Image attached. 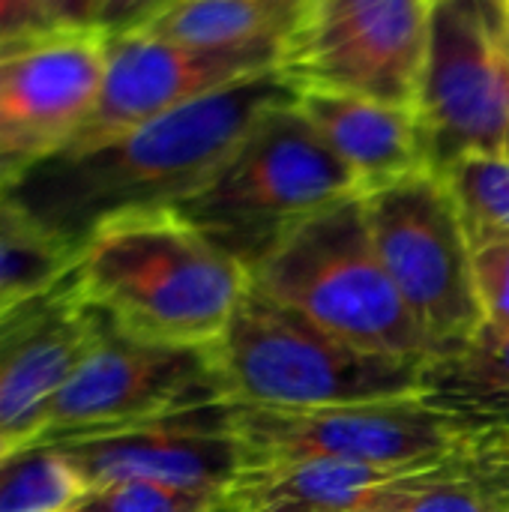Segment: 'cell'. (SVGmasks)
I'll use <instances>...</instances> for the list:
<instances>
[{
  "mask_svg": "<svg viewBox=\"0 0 509 512\" xmlns=\"http://www.w3.org/2000/svg\"><path fill=\"white\" fill-rule=\"evenodd\" d=\"M78 261V249L0 198V312L45 288Z\"/></svg>",
  "mask_w": 509,
  "mask_h": 512,
  "instance_id": "cell-20",
  "label": "cell"
},
{
  "mask_svg": "<svg viewBox=\"0 0 509 512\" xmlns=\"http://www.w3.org/2000/svg\"><path fill=\"white\" fill-rule=\"evenodd\" d=\"M279 60V45L198 48L150 30L108 36V63L99 102L87 123L63 147H81L135 129L231 84L273 72L279 69Z\"/></svg>",
  "mask_w": 509,
  "mask_h": 512,
  "instance_id": "cell-11",
  "label": "cell"
},
{
  "mask_svg": "<svg viewBox=\"0 0 509 512\" xmlns=\"http://www.w3.org/2000/svg\"><path fill=\"white\" fill-rule=\"evenodd\" d=\"M108 63V36L48 30L24 39L0 66V144L33 162L69 144L93 114Z\"/></svg>",
  "mask_w": 509,
  "mask_h": 512,
  "instance_id": "cell-12",
  "label": "cell"
},
{
  "mask_svg": "<svg viewBox=\"0 0 509 512\" xmlns=\"http://www.w3.org/2000/svg\"><path fill=\"white\" fill-rule=\"evenodd\" d=\"M474 273L486 324L509 330V243L477 249Z\"/></svg>",
  "mask_w": 509,
  "mask_h": 512,
  "instance_id": "cell-24",
  "label": "cell"
},
{
  "mask_svg": "<svg viewBox=\"0 0 509 512\" xmlns=\"http://www.w3.org/2000/svg\"><path fill=\"white\" fill-rule=\"evenodd\" d=\"M63 512H75V510H63Z\"/></svg>",
  "mask_w": 509,
  "mask_h": 512,
  "instance_id": "cell-30",
  "label": "cell"
},
{
  "mask_svg": "<svg viewBox=\"0 0 509 512\" xmlns=\"http://www.w3.org/2000/svg\"><path fill=\"white\" fill-rule=\"evenodd\" d=\"M48 21L60 30H90L96 27L108 0H39Z\"/></svg>",
  "mask_w": 509,
  "mask_h": 512,
  "instance_id": "cell-27",
  "label": "cell"
},
{
  "mask_svg": "<svg viewBox=\"0 0 509 512\" xmlns=\"http://www.w3.org/2000/svg\"><path fill=\"white\" fill-rule=\"evenodd\" d=\"M432 3H435V0H432Z\"/></svg>",
  "mask_w": 509,
  "mask_h": 512,
  "instance_id": "cell-31",
  "label": "cell"
},
{
  "mask_svg": "<svg viewBox=\"0 0 509 512\" xmlns=\"http://www.w3.org/2000/svg\"><path fill=\"white\" fill-rule=\"evenodd\" d=\"M423 465L306 459L243 468L225 489L219 512H366Z\"/></svg>",
  "mask_w": 509,
  "mask_h": 512,
  "instance_id": "cell-16",
  "label": "cell"
},
{
  "mask_svg": "<svg viewBox=\"0 0 509 512\" xmlns=\"http://www.w3.org/2000/svg\"><path fill=\"white\" fill-rule=\"evenodd\" d=\"M222 492L186 489L156 480H117L93 486L75 512H219Z\"/></svg>",
  "mask_w": 509,
  "mask_h": 512,
  "instance_id": "cell-23",
  "label": "cell"
},
{
  "mask_svg": "<svg viewBox=\"0 0 509 512\" xmlns=\"http://www.w3.org/2000/svg\"><path fill=\"white\" fill-rule=\"evenodd\" d=\"M75 276L108 330L162 348H210L249 291V270L174 207L99 222Z\"/></svg>",
  "mask_w": 509,
  "mask_h": 512,
  "instance_id": "cell-2",
  "label": "cell"
},
{
  "mask_svg": "<svg viewBox=\"0 0 509 512\" xmlns=\"http://www.w3.org/2000/svg\"><path fill=\"white\" fill-rule=\"evenodd\" d=\"M432 0H309L282 45L279 72L330 90L414 108Z\"/></svg>",
  "mask_w": 509,
  "mask_h": 512,
  "instance_id": "cell-8",
  "label": "cell"
},
{
  "mask_svg": "<svg viewBox=\"0 0 509 512\" xmlns=\"http://www.w3.org/2000/svg\"><path fill=\"white\" fill-rule=\"evenodd\" d=\"M351 195H360L357 177L291 99L261 114L216 174L174 210L252 270L291 231Z\"/></svg>",
  "mask_w": 509,
  "mask_h": 512,
  "instance_id": "cell-4",
  "label": "cell"
},
{
  "mask_svg": "<svg viewBox=\"0 0 509 512\" xmlns=\"http://www.w3.org/2000/svg\"><path fill=\"white\" fill-rule=\"evenodd\" d=\"M291 99L297 87L279 69L255 75L120 135L39 156L9 183L6 198L78 249L111 216L186 201L261 114Z\"/></svg>",
  "mask_w": 509,
  "mask_h": 512,
  "instance_id": "cell-1",
  "label": "cell"
},
{
  "mask_svg": "<svg viewBox=\"0 0 509 512\" xmlns=\"http://www.w3.org/2000/svg\"><path fill=\"white\" fill-rule=\"evenodd\" d=\"M222 402L210 348L144 345L102 330L39 417L36 444H69Z\"/></svg>",
  "mask_w": 509,
  "mask_h": 512,
  "instance_id": "cell-10",
  "label": "cell"
},
{
  "mask_svg": "<svg viewBox=\"0 0 509 512\" xmlns=\"http://www.w3.org/2000/svg\"><path fill=\"white\" fill-rule=\"evenodd\" d=\"M90 483L72 456L51 444H30L0 459V512L72 510Z\"/></svg>",
  "mask_w": 509,
  "mask_h": 512,
  "instance_id": "cell-21",
  "label": "cell"
},
{
  "mask_svg": "<svg viewBox=\"0 0 509 512\" xmlns=\"http://www.w3.org/2000/svg\"><path fill=\"white\" fill-rule=\"evenodd\" d=\"M378 258L423 327L432 357L468 342L483 306L459 207L441 174L417 171L363 195Z\"/></svg>",
  "mask_w": 509,
  "mask_h": 512,
  "instance_id": "cell-7",
  "label": "cell"
},
{
  "mask_svg": "<svg viewBox=\"0 0 509 512\" xmlns=\"http://www.w3.org/2000/svg\"><path fill=\"white\" fill-rule=\"evenodd\" d=\"M21 447H30L24 438H15V435H6V432H0V459H6V456H12V453H18Z\"/></svg>",
  "mask_w": 509,
  "mask_h": 512,
  "instance_id": "cell-28",
  "label": "cell"
},
{
  "mask_svg": "<svg viewBox=\"0 0 509 512\" xmlns=\"http://www.w3.org/2000/svg\"><path fill=\"white\" fill-rule=\"evenodd\" d=\"M471 429L477 423L450 417L420 396L333 408L231 405V432L243 468L306 459L423 465L450 453Z\"/></svg>",
  "mask_w": 509,
  "mask_h": 512,
  "instance_id": "cell-9",
  "label": "cell"
},
{
  "mask_svg": "<svg viewBox=\"0 0 509 512\" xmlns=\"http://www.w3.org/2000/svg\"><path fill=\"white\" fill-rule=\"evenodd\" d=\"M309 0H180L144 30L198 48L285 45Z\"/></svg>",
  "mask_w": 509,
  "mask_h": 512,
  "instance_id": "cell-19",
  "label": "cell"
},
{
  "mask_svg": "<svg viewBox=\"0 0 509 512\" xmlns=\"http://www.w3.org/2000/svg\"><path fill=\"white\" fill-rule=\"evenodd\" d=\"M420 399L477 426H509V330L483 324L459 348L429 357Z\"/></svg>",
  "mask_w": 509,
  "mask_h": 512,
  "instance_id": "cell-18",
  "label": "cell"
},
{
  "mask_svg": "<svg viewBox=\"0 0 509 512\" xmlns=\"http://www.w3.org/2000/svg\"><path fill=\"white\" fill-rule=\"evenodd\" d=\"M441 177L453 192L474 252L509 243V159H465Z\"/></svg>",
  "mask_w": 509,
  "mask_h": 512,
  "instance_id": "cell-22",
  "label": "cell"
},
{
  "mask_svg": "<svg viewBox=\"0 0 509 512\" xmlns=\"http://www.w3.org/2000/svg\"><path fill=\"white\" fill-rule=\"evenodd\" d=\"M366 512H509V426H477Z\"/></svg>",
  "mask_w": 509,
  "mask_h": 512,
  "instance_id": "cell-17",
  "label": "cell"
},
{
  "mask_svg": "<svg viewBox=\"0 0 509 512\" xmlns=\"http://www.w3.org/2000/svg\"><path fill=\"white\" fill-rule=\"evenodd\" d=\"M210 360L228 405L333 408L420 396L429 357L351 345L249 282Z\"/></svg>",
  "mask_w": 509,
  "mask_h": 512,
  "instance_id": "cell-3",
  "label": "cell"
},
{
  "mask_svg": "<svg viewBox=\"0 0 509 512\" xmlns=\"http://www.w3.org/2000/svg\"><path fill=\"white\" fill-rule=\"evenodd\" d=\"M174 3H180V0H108L96 21V30H102L105 36L144 30L162 12H168Z\"/></svg>",
  "mask_w": 509,
  "mask_h": 512,
  "instance_id": "cell-25",
  "label": "cell"
},
{
  "mask_svg": "<svg viewBox=\"0 0 509 512\" xmlns=\"http://www.w3.org/2000/svg\"><path fill=\"white\" fill-rule=\"evenodd\" d=\"M51 447L72 456L90 489L117 480H156L225 495L243 471V453L231 432L228 402L177 411L132 429Z\"/></svg>",
  "mask_w": 509,
  "mask_h": 512,
  "instance_id": "cell-14",
  "label": "cell"
},
{
  "mask_svg": "<svg viewBox=\"0 0 509 512\" xmlns=\"http://www.w3.org/2000/svg\"><path fill=\"white\" fill-rule=\"evenodd\" d=\"M48 30H60L48 21L39 0H0V42L30 39Z\"/></svg>",
  "mask_w": 509,
  "mask_h": 512,
  "instance_id": "cell-26",
  "label": "cell"
},
{
  "mask_svg": "<svg viewBox=\"0 0 509 512\" xmlns=\"http://www.w3.org/2000/svg\"><path fill=\"white\" fill-rule=\"evenodd\" d=\"M249 282L351 345L435 354L378 258L363 195L342 198L291 231L249 270Z\"/></svg>",
  "mask_w": 509,
  "mask_h": 512,
  "instance_id": "cell-5",
  "label": "cell"
},
{
  "mask_svg": "<svg viewBox=\"0 0 509 512\" xmlns=\"http://www.w3.org/2000/svg\"><path fill=\"white\" fill-rule=\"evenodd\" d=\"M414 117L432 174L509 159V0H435Z\"/></svg>",
  "mask_w": 509,
  "mask_h": 512,
  "instance_id": "cell-6",
  "label": "cell"
},
{
  "mask_svg": "<svg viewBox=\"0 0 509 512\" xmlns=\"http://www.w3.org/2000/svg\"><path fill=\"white\" fill-rule=\"evenodd\" d=\"M75 267L0 312V432L36 444L39 417L102 336Z\"/></svg>",
  "mask_w": 509,
  "mask_h": 512,
  "instance_id": "cell-13",
  "label": "cell"
},
{
  "mask_svg": "<svg viewBox=\"0 0 509 512\" xmlns=\"http://www.w3.org/2000/svg\"><path fill=\"white\" fill-rule=\"evenodd\" d=\"M21 42H24V39H18V42H0V66H3V60L12 54V48H15V45H21ZM0 159H6V162H21V165H30V162H24V159H18V156L6 153V150H3V144H0Z\"/></svg>",
  "mask_w": 509,
  "mask_h": 512,
  "instance_id": "cell-29",
  "label": "cell"
},
{
  "mask_svg": "<svg viewBox=\"0 0 509 512\" xmlns=\"http://www.w3.org/2000/svg\"><path fill=\"white\" fill-rule=\"evenodd\" d=\"M297 108L351 168L360 195L429 171L414 108L330 90H300Z\"/></svg>",
  "mask_w": 509,
  "mask_h": 512,
  "instance_id": "cell-15",
  "label": "cell"
}]
</instances>
